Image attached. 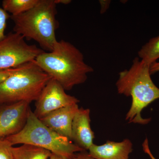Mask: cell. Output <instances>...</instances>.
<instances>
[{
	"instance_id": "6da1fadb",
	"label": "cell",
	"mask_w": 159,
	"mask_h": 159,
	"mask_svg": "<svg viewBox=\"0 0 159 159\" xmlns=\"http://www.w3.org/2000/svg\"><path fill=\"white\" fill-rule=\"evenodd\" d=\"M39 66L65 90L84 83L94 69L86 63L83 54L71 43L57 41L53 51H44L34 60Z\"/></svg>"
},
{
	"instance_id": "7a4b0ae2",
	"label": "cell",
	"mask_w": 159,
	"mask_h": 159,
	"mask_svg": "<svg viewBox=\"0 0 159 159\" xmlns=\"http://www.w3.org/2000/svg\"><path fill=\"white\" fill-rule=\"evenodd\" d=\"M150 66L136 57L130 68L119 72L116 83L117 91L119 94L132 97L131 105L125 117L129 123L142 125L149 123L150 118H142L141 113L159 99V88L151 77Z\"/></svg>"
},
{
	"instance_id": "3957f363",
	"label": "cell",
	"mask_w": 159,
	"mask_h": 159,
	"mask_svg": "<svg viewBox=\"0 0 159 159\" xmlns=\"http://www.w3.org/2000/svg\"><path fill=\"white\" fill-rule=\"evenodd\" d=\"M57 5L54 0H39L32 9L16 16H10L14 24L13 32L27 40H33L41 48L50 52L57 41L56 31Z\"/></svg>"
},
{
	"instance_id": "277c9868",
	"label": "cell",
	"mask_w": 159,
	"mask_h": 159,
	"mask_svg": "<svg viewBox=\"0 0 159 159\" xmlns=\"http://www.w3.org/2000/svg\"><path fill=\"white\" fill-rule=\"evenodd\" d=\"M51 78L34 61L20 66L0 84V105L36 101Z\"/></svg>"
},
{
	"instance_id": "5b68a950",
	"label": "cell",
	"mask_w": 159,
	"mask_h": 159,
	"mask_svg": "<svg viewBox=\"0 0 159 159\" xmlns=\"http://www.w3.org/2000/svg\"><path fill=\"white\" fill-rule=\"evenodd\" d=\"M6 139L12 145H34L70 159L75 153L85 151L68 138L60 135L45 125L31 109L22 130Z\"/></svg>"
},
{
	"instance_id": "8992f818",
	"label": "cell",
	"mask_w": 159,
	"mask_h": 159,
	"mask_svg": "<svg viewBox=\"0 0 159 159\" xmlns=\"http://www.w3.org/2000/svg\"><path fill=\"white\" fill-rule=\"evenodd\" d=\"M44 51L35 45L28 44L20 34L10 32L0 41V70L33 61Z\"/></svg>"
},
{
	"instance_id": "52a82bcc",
	"label": "cell",
	"mask_w": 159,
	"mask_h": 159,
	"mask_svg": "<svg viewBox=\"0 0 159 159\" xmlns=\"http://www.w3.org/2000/svg\"><path fill=\"white\" fill-rule=\"evenodd\" d=\"M79 101L76 97L67 94L62 86L51 78L36 100L33 113L41 119L54 111L78 103Z\"/></svg>"
},
{
	"instance_id": "ba28073f",
	"label": "cell",
	"mask_w": 159,
	"mask_h": 159,
	"mask_svg": "<svg viewBox=\"0 0 159 159\" xmlns=\"http://www.w3.org/2000/svg\"><path fill=\"white\" fill-rule=\"evenodd\" d=\"M29 104L19 102L0 105V138L13 135L22 130L31 109Z\"/></svg>"
},
{
	"instance_id": "9c48e42d",
	"label": "cell",
	"mask_w": 159,
	"mask_h": 159,
	"mask_svg": "<svg viewBox=\"0 0 159 159\" xmlns=\"http://www.w3.org/2000/svg\"><path fill=\"white\" fill-rule=\"evenodd\" d=\"M79 108L78 103L72 104L54 111L39 119L56 133L71 140L72 123Z\"/></svg>"
},
{
	"instance_id": "30bf717a",
	"label": "cell",
	"mask_w": 159,
	"mask_h": 159,
	"mask_svg": "<svg viewBox=\"0 0 159 159\" xmlns=\"http://www.w3.org/2000/svg\"><path fill=\"white\" fill-rule=\"evenodd\" d=\"M90 111L88 108H79L73 120L71 141L83 150H88L93 143L94 133L91 128Z\"/></svg>"
},
{
	"instance_id": "8fae6325",
	"label": "cell",
	"mask_w": 159,
	"mask_h": 159,
	"mask_svg": "<svg viewBox=\"0 0 159 159\" xmlns=\"http://www.w3.org/2000/svg\"><path fill=\"white\" fill-rule=\"evenodd\" d=\"M88 150L89 154L94 159H129L133 144L128 139L121 142L107 141L102 145L93 144Z\"/></svg>"
},
{
	"instance_id": "7c38bea8",
	"label": "cell",
	"mask_w": 159,
	"mask_h": 159,
	"mask_svg": "<svg viewBox=\"0 0 159 159\" xmlns=\"http://www.w3.org/2000/svg\"><path fill=\"white\" fill-rule=\"evenodd\" d=\"M12 151L13 159H48L51 154L48 150L28 144L13 147Z\"/></svg>"
},
{
	"instance_id": "4fadbf2b",
	"label": "cell",
	"mask_w": 159,
	"mask_h": 159,
	"mask_svg": "<svg viewBox=\"0 0 159 159\" xmlns=\"http://www.w3.org/2000/svg\"><path fill=\"white\" fill-rule=\"evenodd\" d=\"M139 58L150 66L159 59V35L152 38L138 52Z\"/></svg>"
},
{
	"instance_id": "5bb4252c",
	"label": "cell",
	"mask_w": 159,
	"mask_h": 159,
	"mask_svg": "<svg viewBox=\"0 0 159 159\" xmlns=\"http://www.w3.org/2000/svg\"><path fill=\"white\" fill-rule=\"evenodd\" d=\"M39 0H4L2 8L11 16L22 14L34 7Z\"/></svg>"
},
{
	"instance_id": "9a60e30c",
	"label": "cell",
	"mask_w": 159,
	"mask_h": 159,
	"mask_svg": "<svg viewBox=\"0 0 159 159\" xmlns=\"http://www.w3.org/2000/svg\"><path fill=\"white\" fill-rule=\"evenodd\" d=\"M12 147L6 138H0V159H13Z\"/></svg>"
},
{
	"instance_id": "2e32d148",
	"label": "cell",
	"mask_w": 159,
	"mask_h": 159,
	"mask_svg": "<svg viewBox=\"0 0 159 159\" xmlns=\"http://www.w3.org/2000/svg\"><path fill=\"white\" fill-rule=\"evenodd\" d=\"M9 13L0 7V41L6 37L5 31L7 26V21L10 18Z\"/></svg>"
},
{
	"instance_id": "e0dca14e",
	"label": "cell",
	"mask_w": 159,
	"mask_h": 159,
	"mask_svg": "<svg viewBox=\"0 0 159 159\" xmlns=\"http://www.w3.org/2000/svg\"><path fill=\"white\" fill-rule=\"evenodd\" d=\"M18 67L0 70V84L6 80L10 75L17 70Z\"/></svg>"
},
{
	"instance_id": "ac0fdd59",
	"label": "cell",
	"mask_w": 159,
	"mask_h": 159,
	"mask_svg": "<svg viewBox=\"0 0 159 159\" xmlns=\"http://www.w3.org/2000/svg\"><path fill=\"white\" fill-rule=\"evenodd\" d=\"M71 159H94L87 151H83L75 153Z\"/></svg>"
},
{
	"instance_id": "d6986e66",
	"label": "cell",
	"mask_w": 159,
	"mask_h": 159,
	"mask_svg": "<svg viewBox=\"0 0 159 159\" xmlns=\"http://www.w3.org/2000/svg\"><path fill=\"white\" fill-rule=\"evenodd\" d=\"M142 148H143V150L144 152L149 156L151 159H157L155 157L151 151L149 147V144H148V139H147V138L145 139L144 142L142 143Z\"/></svg>"
},
{
	"instance_id": "ffe728a7",
	"label": "cell",
	"mask_w": 159,
	"mask_h": 159,
	"mask_svg": "<svg viewBox=\"0 0 159 159\" xmlns=\"http://www.w3.org/2000/svg\"><path fill=\"white\" fill-rule=\"evenodd\" d=\"M99 2L100 5H101L100 13L102 14H104L109 8L111 1H107V0H106H106H103V1L102 0V1H99Z\"/></svg>"
},
{
	"instance_id": "44dd1931",
	"label": "cell",
	"mask_w": 159,
	"mask_h": 159,
	"mask_svg": "<svg viewBox=\"0 0 159 159\" xmlns=\"http://www.w3.org/2000/svg\"><path fill=\"white\" fill-rule=\"evenodd\" d=\"M149 71L151 75L159 72V62H156L152 64L149 67Z\"/></svg>"
},
{
	"instance_id": "7402d4cb",
	"label": "cell",
	"mask_w": 159,
	"mask_h": 159,
	"mask_svg": "<svg viewBox=\"0 0 159 159\" xmlns=\"http://www.w3.org/2000/svg\"><path fill=\"white\" fill-rule=\"evenodd\" d=\"M49 159H70L66 157H65L56 154L51 153Z\"/></svg>"
},
{
	"instance_id": "603a6c76",
	"label": "cell",
	"mask_w": 159,
	"mask_h": 159,
	"mask_svg": "<svg viewBox=\"0 0 159 159\" xmlns=\"http://www.w3.org/2000/svg\"><path fill=\"white\" fill-rule=\"evenodd\" d=\"M54 2L57 5L60 4L67 5L70 4L72 2V1L71 0H54Z\"/></svg>"
}]
</instances>
